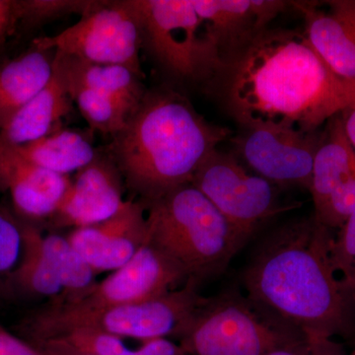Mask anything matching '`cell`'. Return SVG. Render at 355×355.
I'll return each mask as SVG.
<instances>
[{"label": "cell", "mask_w": 355, "mask_h": 355, "mask_svg": "<svg viewBox=\"0 0 355 355\" xmlns=\"http://www.w3.org/2000/svg\"><path fill=\"white\" fill-rule=\"evenodd\" d=\"M349 355H355V343L354 349H352V354H350Z\"/></svg>", "instance_id": "obj_35"}, {"label": "cell", "mask_w": 355, "mask_h": 355, "mask_svg": "<svg viewBox=\"0 0 355 355\" xmlns=\"http://www.w3.org/2000/svg\"><path fill=\"white\" fill-rule=\"evenodd\" d=\"M324 12L312 2L293 1L291 6L304 18L306 38L331 71L355 83V1L329 2Z\"/></svg>", "instance_id": "obj_14"}, {"label": "cell", "mask_w": 355, "mask_h": 355, "mask_svg": "<svg viewBox=\"0 0 355 355\" xmlns=\"http://www.w3.org/2000/svg\"><path fill=\"white\" fill-rule=\"evenodd\" d=\"M55 51L32 49L0 65V130L51 80Z\"/></svg>", "instance_id": "obj_18"}, {"label": "cell", "mask_w": 355, "mask_h": 355, "mask_svg": "<svg viewBox=\"0 0 355 355\" xmlns=\"http://www.w3.org/2000/svg\"><path fill=\"white\" fill-rule=\"evenodd\" d=\"M55 51V69L65 80L108 96L130 116L139 108L147 91L142 78L132 69L123 65L92 64Z\"/></svg>", "instance_id": "obj_19"}, {"label": "cell", "mask_w": 355, "mask_h": 355, "mask_svg": "<svg viewBox=\"0 0 355 355\" xmlns=\"http://www.w3.org/2000/svg\"><path fill=\"white\" fill-rule=\"evenodd\" d=\"M64 80L72 102L93 130L113 137L125 127L130 114L114 100L80 84Z\"/></svg>", "instance_id": "obj_25"}, {"label": "cell", "mask_w": 355, "mask_h": 355, "mask_svg": "<svg viewBox=\"0 0 355 355\" xmlns=\"http://www.w3.org/2000/svg\"><path fill=\"white\" fill-rule=\"evenodd\" d=\"M22 248V227L0 212V277L14 272L19 263Z\"/></svg>", "instance_id": "obj_29"}, {"label": "cell", "mask_w": 355, "mask_h": 355, "mask_svg": "<svg viewBox=\"0 0 355 355\" xmlns=\"http://www.w3.org/2000/svg\"><path fill=\"white\" fill-rule=\"evenodd\" d=\"M10 148L33 164L64 176L78 172L92 162L98 154L85 135L64 128Z\"/></svg>", "instance_id": "obj_21"}, {"label": "cell", "mask_w": 355, "mask_h": 355, "mask_svg": "<svg viewBox=\"0 0 355 355\" xmlns=\"http://www.w3.org/2000/svg\"><path fill=\"white\" fill-rule=\"evenodd\" d=\"M300 336L230 291L207 298L177 342L188 355H266Z\"/></svg>", "instance_id": "obj_7"}, {"label": "cell", "mask_w": 355, "mask_h": 355, "mask_svg": "<svg viewBox=\"0 0 355 355\" xmlns=\"http://www.w3.org/2000/svg\"><path fill=\"white\" fill-rule=\"evenodd\" d=\"M123 175L110 154L98 153L76 173L55 216L58 223L74 228L94 225L118 214L125 200Z\"/></svg>", "instance_id": "obj_12"}, {"label": "cell", "mask_w": 355, "mask_h": 355, "mask_svg": "<svg viewBox=\"0 0 355 355\" xmlns=\"http://www.w3.org/2000/svg\"><path fill=\"white\" fill-rule=\"evenodd\" d=\"M30 343L41 349L44 355H95L73 349L71 347L60 345V343L51 342V340H40V342Z\"/></svg>", "instance_id": "obj_33"}, {"label": "cell", "mask_w": 355, "mask_h": 355, "mask_svg": "<svg viewBox=\"0 0 355 355\" xmlns=\"http://www.w3.org/2000/svg\"><path fill=\"white\" fill-rule=\"evenodd\" d=\"M43 245L64 289V293L58 299L76 297L96 284L97 273L72 246L67 237L57 234L43 236Z\"/></svg>", "instance_id": "obj_24"}, {"label": "cell", "mask_w": 355, "mask_h": 355, "mask_svg": "<svg viewBox=\"0 0 355 355\" xmlns=\"http://www.w3.org/2000/svg\"><path fill=\"white\" fill-rule=\"evenodd\" d=\"M242 128L316 132L355 101L298 30L266 28L233 51L205 84Z\"/></svg>", "instance_id": "obj_1"}, {"label": "cell", "mask_w": 355, "mask_h": 355, "mask_svg": "<svg viewBox=\"0 0 355 355\" xmlns=\"http://www.w3.org/2000/svg\"><path fill=\"white\" fill-rule=\"evenodd\" d=\"M142 28V48L170 76L207 84L222 60L193 0H133Z\"/></svg>", "instance_id": "obj_6"}, {"label": "cell", "mask_w": 355, "mask_h": 355, "mask_svg": "<svg viewBox=\"0 0 355 355\" xmlns=\"http://www.w3.org/2000/svg\"><path fill=\"white\" fill-rule=\"evenodd\" d=\"M355 173V151L345 135L340 114L328 121L313 163L309 191L315 211Z\"/></svg>", "instance_id": "obj_20"}, {"label": "cell", "mask_w": 355, "mask_h": 355, "mask_svg": "<svg viewBox=\"0 0 355 355\" xmlns=\"http://www.w3.org/2000/svg\"><path fill=\"white\" fill-rule=\"evenodd\" d=\"M191 184L246 242L266 222L299 207L282 202L279 188L248 170L234 154L218 148L203 161Z\"/></svg>", "instance_id": "obj_9"}, {"label": "cell", "mask_w": 355, "mask_h": 355, "mask_svg": "<svg viewBox=\"0 0 355 355\" xmlns=\"http://www.w3.org/2000/svg\"><path fill=\"white\" fill-rule=\"evenodd\" d=\"M43 340L95 355H188L179 343L167 338L144 340L139 347H132L116 336L90 331H71Z\"/></svg>", "instance_id": "obj_23"}, {"label": "cell", "mask_w": 355, "mask_h": 355, "mask_svg": "<svg viewBox=\"0 0 355 355\" xmlns=\"http://www.w3.org/2000/svg\"><path fill=\"white\" fill-rule=\"evenodd\" d=\"M33 44L92 64L123 65L146 77L139 57L141 22L133 0L95 1L76 24Z\"/></svg>", "instance_id": "obj_8"}, {"label": "cell", "mask_w": 355, "mask_h": 355, "mask_svg": "<svg viewBox=\"0 0 355 355\" xmlns=\"http://www.w3.org/2000/svg\"><path fill=\"white\" fill-rule=\"evenodd\" d=\"M23 248L19 263L12 272L14 282L33 295L60 298L64 293L60 280L46 256L43 235L37 229L22 227Z\"/></svg>", "instance_id": "obj_22"}, {"label": "cell", "mask_w": 355, "mask_h": 355, "mask_svg": "<svg viewBox=\"0 0 355 355\" xmlns=\"http://www.w3.org/2000/svg\"><path fill=\"white\" fill-rule=\"evenodd\" d=\"M67 239L96 273L114 272L147 242V222L140 203L127 202L107 220L74 228Z\"/></svg>", "instance_id": "obj_13"}, {"label": "cell", "mask_w": 355, "mask_h": 355, "mask_svg": "<svg viewBox=\"0 0 355 355\" xmlns=\"http://www.w3.org/2000/svg\"><path fill=\"white\" fill-rule=\"evenodd\" d=\"M331 256L336 273L349 287L355 300V211L334 237Z\"/></svg>", "instance_id": "obj_27"}, {"label": "cell", "mask_w": 355, "mask_h": 355, "mask_svg": "<svg viewBox=\"0 0 355 355\" xmlns=\"http://www.w3.org/2000/svg\"><path fill=\"white\" fill-rule=\"evenodd\" d=\"M188 280L179 266L146 243L127 263L81 295L53 302L76 310L132 304L161 297L181 288Z\"/></svg>", "instance_id": "obj_11"}, {"label": "cell", "mask_w": 355, "mask_h": 355, "mask_svg": "<svg viewBox=\"0 0 355 355\" xmlns=\"http://www.w3.org/2000/svg\"><path fill=\"white\" fill-rule=\"evenodd\" d=\"M222 62L291 6L275 0H193ZM222 65V64H221Z\"/></svg>", "instance_id": "obj_15"}, {"label": "cell", "mask_w": 355, "mask_h": 355, "mask_svg": "<svg viewBox=\"0 0 355 355\" xmlns=\"http://www.w3.org/2000/svg\"><path fill=\"white\" fill-rule=\"evenodd\" d=\"M93 0H21L16 1L18 21L37 26L70 14L83 16L92 7Z\"/></svg>", "instance_id": "obj_26"}, {"label": "cell", "mask_w": 355, "mask_h": 355, "mask_svg": "<svg viewBox=\"0 0 355 355\" xmlns=\"http://www.w3.org/2000/svg\"><path fill=\"white\" fill-rule=\"evenodd\" d=\"M18 22L16 1L14 0H0V46L3 44L7 37Z\"/></svg>", "instance_id": "obj_32"}, {"label": "cell", "mask_w": 355, "mask_h": 355, "mask_svg": "<svg viewBox=\"0 0 355 355\" xmlns=\"http://www.w3.org/2000/svg\"><path fill=\"white\" fill-rule=\"evenodd\" d=\"M355 211V173L340 184L324 203L315 211L314 216L326 227H342Z\"/></svg>", "instance_id": "obj_28"}, {"label": "cell", "mask_w": 355, "mask_h": 355, "mask_svg": "<svg viewBox=\"0 0 355 355\" xmlns=\"http://www.w3.org/2000/svg\"><path fill=\"white\" fill-rule=\"evenodd\" d=\"M146 222L147 244L198 284L221 275L247 243L191 184L149 202Z\"/></svg>", "instance_id": "obj_4"}, {"label": "cell", "mask_w": 355, "mask_h": 355, "mask_svg": "<svg viewBox=\"0 0 355 355\" xmlns=\"http://www.w3.org/2000/svg\"><path fill=\"white\" fill-rule=\"evenodd\" d=\"M333 240L314 216L284 222L259 243L241 282L246 297L287 328L355 343V300L334 268Z\"/></svg>", "instance_id": "obj_2"}, {"label": "cell", "mask_w": 355, "mask_h": 355, "mask_svg": "<svg viewBox=\"0 0 355 355\" xmlns=\"http://www.w3.org/2000/svg\"><path fill=\"white\" fill-rule=\"evenodd\" d=\"M323 132L259 125L242 128L231 139L234 155L250 171L277 188L309 190L313 163Z\"/></svg>", "instance_id": "obj_10"}, {"label": "cell", "mask_w": 355, "mask_h": 355, "mask_svg": "<svg viewBox=\"0 0 355 355\" xmlns=\"http://www.w3.org/2000/svg\"><path fill=\"white\" fill-rule=\"evenodd\" d=\"M69 184V176L33 164L10 147H0V187L10 191L14 207L28 218L53 217Z\"/></svg>", "instance_id": "obj_16"}, {"label": "cell", "mask_w": 355, "mask_h": 355, "mask_svg": "<svg viewBox=\"0 0 355 355\" xmlns=\"http://www.w3.org/2000/svg\"><path fill=\"white\" fill-rule=\"evenodd\" d=\"M0 355H44L28 340H21L0 324Z\"/></svg>", "instance_id": "obj_31"}, {"label": "cell", "mask_w": 355, "mask_h": 355, "mask_svg": "<svg viewBox=\"0 0 355 355\" xmlns=\"http://www.w3.org/2000/svg\"><path fill=\"white\" fill-rule=\"evenodd\" d=\"M266 355H347L334 338L300 336L270 350Z\"/></svg>", "instance_id": "obj_30"}, {"label": "cell", "mask_w": 355, "mask_h": 355, "mask_svg": "<svg viewBox=\"0 0 355 355\" xmlns=\"http://www.w3.org/2000/svg\"><path fill=\"white\" fill-rule=\"evenodd\" d=\"M72 103L53 62L49 83L0 130V147L24 146L60 130V121L69 114Z\"/></svg>", "instance_id": "obj_17"}, {"label": "cell", "mask_w": 355, "mask_h": 355, "mask_svg": "<svg viewBox=\"0 0 355 355\" xmlns=\"http://www.w3.org/2000/svg\"><path fill=\"white\" fill-rule=\"evenodd\" d=\"M207 298L198 284L184 286L161 297L95 310H76L57 302L35 314L27 323L28 342L46 340L71 331H90L139 342L175 338L183 333Z\"/></svg>", "instance_id": "obj_5"}, {"label": "cell", "mask_w": 355, "mask_h": 355, "mask_svg": "<svg viewBox=\"0 0 355 355\" xmlns=\"http://www.w3.org/2000/svg\"><path fill=\"white\" fill-rule=\"evenodd\" d=\"M230 135L229 128L205 120L184 96L156 89L147 91L113 137L109 154L128 184L149 202L191 184L203 161Z\"/></svg>", "instance_id": "obj_3"}, {"label": "cell", "mask_w": 355, "mask_h": 355, "mask_svg": "<svg viewBox=\"0 0 355 355\" xmlns=\"http://www.w3.org/2000/svg\"><path fill=\"white\" fill-rule=\"evenodd\" d=\"M340 116H342L345 135L355 151V101L343 110Z\"/></svg>", "instance_id": "obj_34"}]
</instances>
